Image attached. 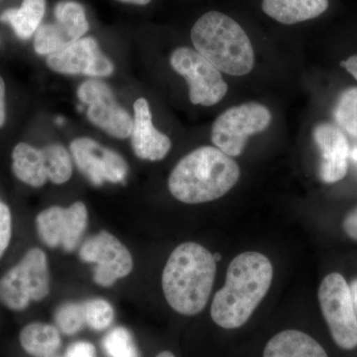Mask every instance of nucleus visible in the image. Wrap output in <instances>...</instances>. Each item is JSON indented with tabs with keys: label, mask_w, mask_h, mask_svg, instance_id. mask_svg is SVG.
Returning a JSON list of instances; mask_svg holds the SVG:
<instances>
[{
	"label": "nucleus",
	"mask_w": 357,
	"mask_h": 357,
	"mask_svg": "<svg viewBox=\"0 0 357 357\" xmlns=\"http://www.w3.org/2000/svg\"><path fill=\"white\" fill-rule=\"evenodd\" d=\"M225 286L211 304L213 321L225 330L241 328L262 302L273 279V266L259 252L237 255L227 268Z\"/></svg>",
	"instance_id": "obj_1"
},
{
	"label": "nucleus",
	"mask_w": 357,
	"mask_h": 357,
	"mask_svg": "<svg viewBox=\"0 0 357 357\" xmlns=\"http://www.w3.org/2000/svg\"><path fill=\"white\" fill-rule=\"evenodd\" d=\"M217 261L201 244L185 243L174 249L162 275V288L174 311L195 316L208 304Z\"/></svg>",
	"instance_id": "obj_2"
},
{
	"label": "nucleus",
	"mask_w": 357,
	"mask_h": 357,
	"mask_svg": "<svg viewBox=\"0 0 357 357\" xmlns=\"http://www.w3.org/2000/svg\"><path fill=\"white\" fill-rule=\"evenodd\" d=\"M239 177V166L231 157L217 147L204 146L178 161L168 187L174 198L182 203H208L227 195Z\"/></svg>",
	"instance_id": "obj_3"
},
{
	"label": "nucleus",
	"mask_w": 357,
	"mask_h": 357,
	"mask_svg": "<svg viewBox=\"0 0 357 357\" xmlns=\"http://www.w3.org/2000/svg\"><path fill=\"white\" fill-rule=\"evenodd\" d=\"M191 39L197 52L220 72L241 77L255 67V51L248 34L227 14H204L192 27Z\"/></svg>",
	"instance_id": "obj_4"
},
{
	"label": "nucleus",
	"mask_w": 357,
	"mask_h": 357,
	"mask_svg": "<svg viewBox=\"0 0 357 357\" xmlns=\"http://www.w3.org/2000/svg\"><path fill=\"white\" fill-rule=\"evenodd\" d=\"M50 292L48 260L43 250L32 248L16 266L0 279V302L20 312L31 301H42Z\"/></svg>",
	"instance_id": "obj_5"
},
{
	"label": "nucleus",
	"mask_w": 357,
	"mask_h": 357,
	"mask_svg": "<svg viewBox=\"0 0 357 357\" xmlns=\"http://www.w3.org/2000/svg\"><path fill=\"white\" fill-rule=\"evenodd\" d=\"M319 302L335 344L345 351L357 347V316L351 286L342 274L326 275L319 288Z\"/></svg>",
	"instance_id": "obj_6"
},
{
	"label": "nucleus",
	"mask_w": 357,
	"mask_h": 357,
	"mask_svg": "<svg viewBox=\"0 0 357 357\" xmlns=\"http://www.w3.org/2000/svg\"><path fill=\"white\" fill-rule=\"evenodd\" d=\"M272 114L265 105L243 103L225 110L211 128V141L229 157L243 153L248 137L269 128Z\"/></svg>",
	"instance_id": "obj_7"
},
{
	"label": "nucleus",
	"mask_w": 357,
	"mask_h": 357,
	"mask_svg": "<svg viewBox=\"0 0 357 357\" xmlns=\"http://www.w3.org/2000/svg\"><path fill=\"white\" fill-rule=\"evenodd\" d=\"M170 63L174 70L184 77L189 84L192 105L211 107L227 95L229 86L220 70L198 52L180 47L173 52Z\"/></svg>",
	"instance_id": "obj_8"
},
{
	"label": "nucleus",
	"mask_w": 357,
	"mask_h": 357,
	"mask_svg": "<svg viewBox=\"0 0 357 357\" xmlns=\"http://www.w3.org/2000/svg\"><path fill=\"white\" fill-rule=\"evenodd\" d=\"M82 261L96 264L93 280L102 287H110L119 279L131 273V253L119 239L109 231L98 232L89 237L79 248Z\"/></svg>",
	"instance_id": "obj_9"
},
{
	"label": "nucleus",
	"mask_w": 357,
	"mask_h": 357,
	"mask_svg": "<svg viewBox=\"0 0 357 357\" xmlns=\"http://www.w3.org/2000/svg\"><path fill=\"white\" fill-rule=\"evenodd\" d=\"M88 220V208L82 202L68 208L54 206L37 215V231L48 248H62L66 252H73L83 238Z\"/></svg>",
	"instance_id": "obj_10"
},
{
	"label": "nucleus",
	"mask_w": 357,
	"mask_h": 357,
	"mask_svg": "<svg viewBox=\"0 0 357 357\" xmlns=\"http://www.w3.org/2000/svg\"><path fill=\"white\" fill-rule=\"evenodd\" d=\"M77 98L88 107L86 115L95 126L115 138L130 137L133 119L117 102L107 84L100 79H88L77 89Z\"/></svg>",
	"instance_id": "obj_11"
},
{
	"label": "nucleus",
	"mask_w": 357,
	"mask_h": 357,
	"mask_svg": "<svg viewBox=\"0 0 357 357\" xmlns=\"http://www.w3.org/2000/svg\"><path fill=\"white\" fill-rule=\"evenodd\" d=\"M70 149L77 169L93 185L119 184L128 177V163L121 155L91 138L75 139Z\"/></svg>",
	"instance_id": "obj_12"
},
{
	"label": "nucleus",
	"mask_w": 357,
	"mask_h": 357,
	"mask_svg": "<svg viewBox=\"0 0 357 357\" xmlns=\"http://www.w3.org/2000/svg\"><path fill=\"white\" fill-rule=\"evenodd\" d=\"M56 22L40 26L35 33L34 49L39 55L48 56L74 43L88 32L89 22L81 4L59 2L54 10Z\"/></svg>",
	"instance_id": "obj_13"
},
{
	"label": "nucleus",
	"mask_w": 357,
	"mask_h": 357,
	"mask_svg": "<svg viewBox=\"0 0 357 357\" xmlns=\"http://www.w3.org/2000/svg\"><path fill=\"white\" fill-rule=\"evenodd\" d=\"M47 66L60 74L93 77H109L114 70L112 61L100 51L93 37H84L47 56Z\"/></svg>",
	"instance_id": "obj_14"
},
{
	"label": "nucleus",
	"mask_w": 357,
	"mask_h": 357,
	"mask_svg": "<svg viewBox=\"0 0 357 357\" xmlns=\"http://www.w3.org/2000/svg\"><path fill=\"white\" fill-rule=\"evenodd\" d=\"M312 136L321 154L319 178L328 184L342 180L347 175L351 156L347 136L342 129L328 122L317 124Z\"/></svg>",
	"instance_id": "obj_15"
},
{
	"label": "nucleus",
	"mask_w": 357,
	"mask_h": 357,
	"mask_svg": "<svg viewBox=\"0 0 357 357\" xmlns=\"http://www.w3.org/2000/svg\"><path fill=\"white\" fill-rule=\"evenodd\" d=\"M134 119L131 130V144L138 158L160 161L170 151V138L154 128L151 110L144 98H138L133 105Z\"/></svg>",
	"instance_id": "obj_16"
},
{
	"label": "nucleus",
	"mask_w": 357,
	"mask_h": 357,
	"mask_svg": "<svg viewBox=\"0 0 357 357\" xmlns=\"http://www.w3.org/2000/svg\"><path fill=\"white\" fill-rule=\"evenodd\" d=\"M263 357H328L314 338L300 331L277 333L268 342Z\"/></svg>",
	"instance_id": "obj_17"
},
{
	"label": "nucleus",
	"mask_w": 357,
	"mask_h": 357,
	"mask_svg": "<svg viewBox=\"0 0 357 357\" xmlns=\"http://www.w3.org/2000/svg\"><path fill=\"white\" fill-rule=\"evenodd\" d=\"M328 8V0H263L262 9L282 24L314 20Z\"/></svg>",
	"instance_id": "obj_18"
},
{
	"label": "nucleus",
	"mask_w": 357,
	"mask_h": 357,
	"mask_svg": "<svg viewBox=\"0 0 357 357\" xmlns=\"http://www.w3.org/2000/svg\"><path fill=\"white\" fill-rule=\"evenodd\" d=\"M13 170L21 182L31 187H42L48 180L43 152L27 143L21 142L14 148Z\"/></svg>",
	"instance_id": "obj_19"
},
{
	"label": "nucleus",
	"mask_w": 357,
	"mask_h": 357,
	"mask_svg": "<svg viewBox=\"0 0 357 357\" xmlns=\"http://www.w3.org/2000/svg\"><path fill=\"white\" fill-rule=\"evenodd\" d=\"M20 344L33 357H49L57 352L61 345L60 332L56 326L44 323H32L21 331Z\"/></svg>",
	"instance_id": "obj_20"
},
{
	"label": "nucleus",
	"mask_w": 357,
	"mask_h": 357,
	"mask_svg": "<svg viewBox=\"0 0 357 357\" xmlns=\"http://www.w3.org/2000/svg\"><path fill=\"white\" fill-rule=\"evenodd\" d=\"M46 0H23L20 8L7 9L0 21L9 23L18 38L27 40L36 33L43 20Z\"/></svg>",
	"instance_id": "obj_21"
},
{
	"label": "nucleus",
	"mask_w": 357,
	"mask_h": 357,
	"mask_svg": "<svg viewBox=\"0 0 357 357\" xmlns=\"http://www.w3.org/2000/svg\"><path fill=\"white\" fill-rule=\"evenodd\" d=\"M46 164L48 180L54 184L61 185L72 177V158L68 150L60 144H50L41 149Z\"/></svg>",
	"instance_id": "obj_22"
},
{
	"label": "nucleus",
	"mask_w": 357,
	"mask_h": 357,
	"mask_svg": "<svg viewBox=\"0 0 357 357\" xmlns=\"http://www.w3.org/2000/svg\"><path fill=\"white\" fill-rule=\"evenodd\" d=\"M333 116L340 129L357 138V88L344 89L338 96Z\"/></svg>",
	"instance_id": "obj_23"
},
{
	"label": "nucleus",
	"mask_w": 357,
	"mask_h": 357,
	"mask_svg": "<svg viewBox=\"0 0 357 357\" xmlns=\"http://www.w3.org/2000/svg\"><path fill=\"white\" fill-rule=\"evenodd\" d=\"M102 347L109 357H139L132 335L123 326H116L107 333Z\"/></svg>",
	"instance_id": "obj_24"
},
{
	"label": "nucleus",
	"mask_w": 357,
	"mask_h": 357,
	"mask_svg": "<svg viewBox=\"0 0 357 357\" xmlns=\"http://www.w3.org/2000/svg\"><path fill=\"white\" fill-rule=\"evenodd\" d=\"M86 325L91 330L105 331L114 319V310L107 300L91 299L83 303Z\"/></svg>",
	"instance_id": "obj_25"
},
{
	"label": "nucleus",
	"mask_w": 357,
	"mask_h": 357,
	"mask_svg": "<svg viewBox=\"0 0 357 357\" xmlns=\"http://www.w3.org/2000/svg\"><path fill=\"white\" fill-rule=\"evenodd\" d=\"M55 321L59 330L66 335H74L86 325L83 304L66 303L55 312Z\"/></svg>",
	"instance_id": "obj_26"
},
{
	"label": "nucleus",
	"mask_w": 357,
	"mask_h": 357,
	"mask_svg": "<svg viewBox=\"0 0 357 357\" xmlns=\"http://www.w3.org/2000/svg\"><path fill=\"white\" fill-rule=\"evenodd\" d=\"M13 236V218L7 204L0 199V258L6 252Z\"/></svg>",
	"instance_id": "obj_27"
},
{
	"label": "nucleus",
	"mask_w": 357,
	"mask_h": 357,
	"mask_svg": "<svg viewBox=\"0 0 357 357\" xmlns=\"http://www.w3.org/2000/svg\"><path fill=\"white\" fill-rule=\"evenodd\" d=\"M65 357H96V347L88 342H77L68 347Z\"/></svg>",
	"instance_id": "obj_28"
},
{
	"label": "nucleus",
	"mask_w": 357,
	"mask_h": 357,
	"mask_svg": "<svg viewBox=\"0 0 357 357\" xmlns=\"http://www.w3.org/2000/svg\"><path fill=\"white\" fill-rule=\"evenodd\" d=\"M342 229L349 238L357 243V206L345 215Z\"/></svg>",
	"instance_id": "obj_29"
},
{
	"label": "nucleus",
	"mask_w": 357,
	"mask_h": 357,
	"mask_svg": "<svg viewBox=\"0 0 357 357\" xmlns=\"http://www.w3.org/2000/svg\"><path fill=\"white\" fill-rule=\"evenodd\" d=\"M6 84L3 79L0 77V128L6 122Z\"/></svg>",
	"instance_id": "obj_30"
},
{
	"label": "nucleus",
	"mask_w": 357,
	"mask_h": 357,
	"mask_svg": "<svg viewBox=\"0 0 357 357\" xmlns=\"http://www.w3.org/2000/svg\"><path fill=\"white\" fill-rule=\"evenodd\" d=\"M342 66L357 81V55L347 58V60L342 62Z\"/></svg>",
	"instance_id": "obj_31"
},
{
	"label": "nucleus",
	"mask_w": 357,
	"mask_h": 357,
	"mask_svg": "<svg viewBox=\"0 0 357 357\" xmlns=\"http://www.w3.org/2000/svg\"><path fill=\"white\" fill-rule=\"evenodd\" d=\"M126 3L136 4V6H146L151 0H119Z\"/></svg>",
	"instance_id": "obj_32"
},
{
	"label": "nucleus",
	"mask_w": 357,
	"mask_h": 357,
	"mask_svg": "<svg viewBox=\"0 0 357 357\" xmlns=\"http://www.w3.org/2000/svg\"><path fill=\"white\" fill-rule=\"evenodd\" d=\"M351 293L352 298H354V305H356V309H357V280L354 281L351 285Z\"/></svg>",
	"instance_id": "obj_33"
},
{
	"label": "nucleus",
	"mask_w": 357,
	"mask_h": 357,
	"mask_svg": "<svg viewBox=\"0 0 357 357\" xmlns=\"http://www.w3.org/2000/svg\"><path fill=\"white\" fill-rule=\"evenodd\" d=\"M156 357H176V356H174L172 352L168 351H165L160 352L158 356H157Z\"/></svg>",
	"instance_id": "obj_34"
},
{
	"label": "nucleus",
	"mask_w": 357,
	"mask_h": 357,
	"mask_svg": "<svg viewBox=\"0 0 357 357\" xmlns=\"http://www.w3.org/2000/svg\"><path fill=\"white\" fill-rule=\"evenodd\" d=\"M351 158L357 164V147H354L351 151Z\"/></svg>",
	"instance_id": "obj_35"
},
{
	"label": "nucleus",
	"mask_w": 357,
	"mask_h": 357,
	"mask_svg": "<svg viewBox=\"0 0 357 357\" xmlns=\"http://www.w3.org/2000/svg\"><path fill=\"white\" fill-rule=\"evenodd\" d=\"M213 257H215V261H218L222 258V256H220V253H217V255H213Z\"/></svg>",
	"instance_id": "obj_36"
},
{
	"label": "nucleus",
	"mask_w": 357,
	"mask_h": 357,
	"mask_svg": "<svg viewBox=\"0 0 357 357\" xmlns=\"http://www.w3.org/2000/svg\"><path fill=\"white\" fill-rule=\"evenodd\" d=\"M49 357H60V356H56V354H54V356H49Z\"/></svg>",
	"instance_id": "obj_37"
}]
</instances>
